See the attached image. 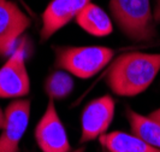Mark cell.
Wrapping results in <instances>:
<instances>
[{"label": "cell", "instance_id": "5", "mask_svg": "<svg viewBox=\"0 0 160 152\" xmlns=\"http://www.w3.org/2000/svg\"><path fill=\"white\" fill-rule=\"evenodd\" d=\"M34 136L42 152H71L69 136L53 99L48 100L46 110L35 127Z\"/></svg>", "mask_w": 160, "mask_h": 152}, {"label": "cell", "instance_id": "6", "mask_svg": "<svg viewBox=\"0 0 160 152\" xmlns=\"http://www.w3.org/2000/svg\"><path fill=\"white\" fill-rule=\"evenodd\" d=\"M32 103L19 98L5 109V123L0 133V152H19V144L29 124Z\"/></svg>", "mask_w": 160, "mask_h": 152}, {"label": "cell", "instance_id": "11", "mask_svg": "<svg viewBox=\"0 0 160 152\" xmlns=\"http://www.w3.org/2000/svg\"><path fill=\"white\" fill-rule=\"evenodd\" d=\"M99 141L108 152H160V149L154 147L132 133H105L99 138Z\"/></svg>", "mask_w": 160, "mask_h": 152}, {"label": "cell", "instance_id": "4", "mask_svg": "<svg viewBox=\"0 0 160 152\" xmlns=\"http://www.w3.org/2000/svg\"><path fill=\"white\" fill-rule=\"evenodd\" d=\"M30 92V77L25 65V47L19 44L0 68V98L19 99Z\"/></svg>", "mask_w": 160, "mask_h": 152}, {"label": "cell", "instance_id": "17", "mask_svg": "<svg viewBox=\"0 0 160 152\" xmlns=\"http://www.w3.org/2000/svg\"><path fill=\"white\" fill-rule=\"evenodd\" d=\"M71 152H86V149H84V147H80V149H77V150L71 151Z\"/></svg>", "mask_w": 160, "mask_h": 152}, {"label": "cell", "instance_id": "12", "mask_svg": "<svg viewBox=\"0 0 160 152\" xmlns=\"http://www.w3.org/2000/svg\"><path fill=\"white\" fill-rule=\"evenodd\" d=\"M127 118L132 134L140 136L154 147L160 149V122L131 109H127Z\"/></svg>", "mask_w": 160, "mask_h": 152}, {"label": "cell", "instance_id": "9", "mask_svg": "<svg viewBox=\"0 0 160 152\" xmlns=\"http://www.w3.org/2000/svg\"><path fill=\"white\" fill-rule=\"evenodd\" d=\"M90 1L92 0H51L42 12L41 41L48 40L71 21L76 19L81 10Z\"/></svg>", "mask_w": 160, "mask_h": 152}, {"label": "cell", "instance_id": "8", "mask_svg": "<svg viewBox=\"0 0 160 152\" xmlns=\"http://www.w3.org/2000/svg\"><path fill=\"white\" fill-rule=\"evenodd\" d=\"M32 21L16 3L0 0V57H8Z\"/></svg>", "mask_w": 160, "mask_h": 152}, {"label": "cell", "instance_id": "18", "mask_svg": "<svg viewBox=\"0 0 160 152\" xmlns=\"http://www.w3.org/2000/svg\"><path fill=\"white\" fill-rule=\"evenodd\" d=\"M102 152H108V151H107V150H105V149H104V151H102Z\"/></svg>", "mask_w": 160, "mask_h": 152}, {"label": "cell", "instance_id": "14", "mask_svg": "<svg viewBox=\"0 0 160 152\" xmlns=\"http://www.w3.org/2000/svg\"><path fill=\"white\" fill-rule=\"evenodd\" d=\"M153 18L155 24H160V0L155 1V5L153 8Z\"/></svg>", "mask_w": 160, "mask_h": 152}, {"label": "cell", "instance_id": "3", "mask_svg": "<svg viewBox=\"0 0 160 152\" xmlns=\"http://www.w3.org/2000/svg\"><path fill=\"white\" fill-rule=\"evenodd\" d=\"M56 66L72 76L86 80L95 76L114 57V50L105 46L54 47Z\"/></svg>", "mask_w": 160, "mask_h": 152}, {"label": "cell", "instance_id": "13", "mask_svg": "<svg viewBox=\"0 0 160 152\" xmlns=\"http://www.w3.org/2000/svg\"><path fill=\"white\" fill-rule=\"evenodd\" d=\"M73 89L71 74L65 70H56L45 81V92L49 99L62 100L70 96Z\"/></svg>", "mask_w": 160, "mask_h": 152}, {"label": "cell", "instance_id": "7", "mask_svg": "<svg viewBox=\"0 0 160 152\" xmlns=\"http://www.w3.org/2000/svg\"><path fill=\"white\" fill-rule=\"evenodd\" d=\"M114 110L116 102L108 94L89 102L81 116V143L95 140L105 134L112 123Z\"/></svg>", "mask_w": 160, "mask_h": 152}, {"label": "cell", "instance_id": "15", "mask_svg": "<svg viewBox=\"0 0 160 152\" xmlns=\"http://www.w3.org/2000/svg\"><path fill=\"white\" fill-rule=\"evenodd\" d=\"M149 117H152L153 120L158 121V122H160V107H158L157 110H154V111H152L149 115H148Z\"/></svg>", "mask_w": 160, "mask_h": 152}, {"label": "cell", "instance_id": "10", "mask_svg": "<svg viewBox=\"0 0 160 152\" xmlns=\"http://www.w3.org/2000/svg\"><path fill=\"white\" fill-rule=\"evenodd\" d=\"M75 22L93 36H107L113 32L111 17L93 1L88 3L81 10Z\"/></svg>", "mask_w": 160, "mask_h": 152}, {"label": "cell", "instance_id": "1", "mask_svg": "<svg viewBox=\"0 0 160 152\" xmlns=\"http://www.w3.org/2000/svg\"><path fill=\"white\" fill-rule=\"evenodd\" d=\"M160 71V53L128 52L113 59L106 83L114 94L135 97L152 85Z\"/></svg>", "mask_w": 160, "mask_h": 152}, {"label": "cell", "instance_id": "2", "mask_svg": "<svg viewBox=\"0 0 160 152\" xmlns=\"http://www.w3.org/2000/svg\"><path fill=\"white\" fill-rule=\"evenodd\" d=\"M110 11L120 32L135 42L157 36L151 0H110Z\"/></svg>", "mask_w": 160, "mask_h": 152}, {"label": "cell", "instance_id": "16", "mask_svg": "<svg viewBox=\"0 0 160 152\" xmlns=\"http://www.w3.org/2000/svg\"><path fill=\"white\" fill-rule=\"evenodd\" d=\"M4 123H5V110L0 107V129L4 127Z\"/></svg>", "mask_w": 160, "mask_h": 152}]
</instances>
